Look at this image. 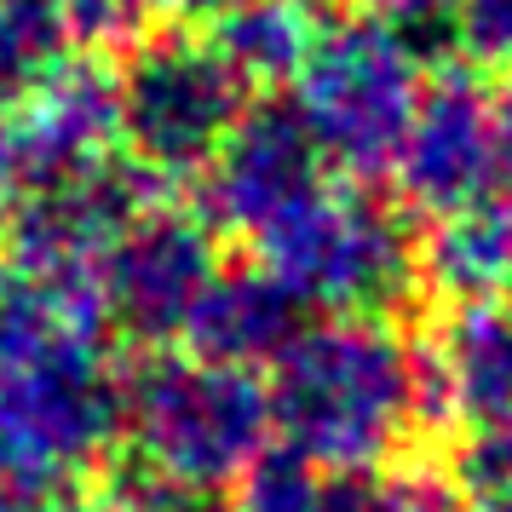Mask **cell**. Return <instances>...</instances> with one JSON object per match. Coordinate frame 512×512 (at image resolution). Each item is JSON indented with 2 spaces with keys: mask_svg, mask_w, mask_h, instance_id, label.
I'll return each instance as SVG.
<instances>
[{
  "mask_svg": "<svg viewBox=\"0 0 512 512\" xmlns=\"http://www.w3.org/2000/svg\"><path fill=\"white\" fill-rule=\"evenodd\" d=\"M311 116L328 133H351L357 150H380L397 144L415 121V64L403 35L374 18L323 35L311 58Z\"/></svg>",
  "mask_w": 512,
  "mask_h": 512,
  "instance_id": "obj_1",
  "label": "cell"
},
{
  "mask_svg": "<svg viewBox=\"0 0 512 512\" xmlns=\"http://www.w3.org/2000/svg\"><path fill=\"white\" fill-rule=\"evenodd\" d=\"M409 150H415V185L443 208H478V196L507 162L501 139V110L472 75H449L409 121Z\"/></svg>",
  "mask_w": 512,
  "mask_h": 512,
  "instance_id": "obj_2",
  "label": "cell"
},
{
  "mask_svg": "<svg viewBox=\"0 0 512 512\" xmlns=\"http://www.w3.org/2000/svg\"><path fill=\"white\" fill-rule=\"evenodd\" d=\"M236 98V70L219 47L156 41L133 64V121L139 133L167 139H208Z\"/></svg>",
  "mask_w": 512,
  "mask_h": 512,
  "instance_id": "obj_3",
  "label": "cell"
},
{
  "mask_svg": "<svg viewBox=\"0 0 512 512\" xmlns=\"http://www.w3.org/2000/svg\"><path fill=\"white\" fill-rule=\"evenodd\" d=\"M449 386L466 415L512 426V300H478L449 334Z\"/></svg>",
  "mask_w": 512,
  "mask_h": 512,
  "instance_id": "obj_4",
  "label": "cell"
},
{
  "mask_svg": "<svg viewBox=\"0 0 512 512\" xmlns=\"http://www.w3.org/2000/svg\"><path fill=\"white\" fill-rule=\"evenodd\" d=\"M311 47L317 29L305 0H231L219 29V52L231 70H288L311 58Z\"/></svg>",
  "mask_w": 512,
  "mask_h": 512,
  "instance_id": "obj_5",
  "label": "cell"
},
{
  "mask_svg": "<svg viewBox=\"0 0 512 512\" xmlns=\"http://www.w3.org/2000/svg\"><path fill=\"white\" fill-rule=\"evenodd\" d=\"M443 277L455 288H466V294L489 300L512 277V213L489 208V202L466 208L443 231Z\"/></svg>",
  "mask_w": 512,
  "mask_h": 512,
  "instance_id": "obj_6",
  "label": "cell"
},
{
  "mask_svg": "<svg viewBox=\"0 0 512 512\" xmlns=\"http://www.w3.org/2000/svg\"><path fill=\"white\" fill-rule=\"evenodd\" d=\"M455 29L478 64H512V0H455Z\"/></svg>",
  "mask_w": 512,
  "mask_h": 512,
  "instance_id": "obj_7",
  "label": "cell"
},
{
  "mask_svg": "<svg viewBox=\"0 0 512 512\" xmlns=\"http://www.w3.org/2000/svg\"><path fill=\"white\" fill-rule=\"evenodd\" d=\"M478 484L489 489L495 512H512V426L489 432L484 443V461H478Z\"/></svg>",
  "mask_w": 512,
  "mask_h": 512,
  "instance_id": "obj_8",
  "label": "cell"
},
{
  "mask_svg": "<svg viewBox=\"0 0 512 512\" xmlns=\"http://www.w3.org/2000/svg\"><path fill=\"white\" fill-rule=\"evenodd\" d=\"M392 18H432V12H443V6H455V0H380Z\"/></svg>",
  "mask_w": 512,
  "mask_h": 512,
  "instance_id": "obj_9",
  "label": "cell"
},
{
  "mask_svg": "<svg viewBox=\"0 0 512 512\" xmlns=\"http://www.w3.org/2000/svg\"><path fill=\"white\" fill-rule=\"evenodd\" d=\"M150 6H167V12H219L231 0H150Z\"/></svg>",
  "mask_w": 512,
  "mask_h": 512,
  "instance_id": "obj_10",
  "label": "cell"
},
{
  "mask_svg": "<svg viewBox=\"0 0 512 512\" xmlns=\"http://www.w3.org/2000/svg\"><path fill=\"white\" fill-rule=\"evenodd\" d=\"M501 139H507V162H512V93H507V104H501Z\"/></svg>",
  "mask_w": 512,
  "mask_h": 512,
  "instance_id": "obj_11",
  "label": "cell"
}]
</instances>
